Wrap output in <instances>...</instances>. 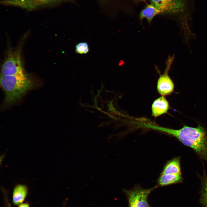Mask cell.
Here are the masks:
<instances>
[{
  "label": "cell",
  "mask_w": 207,
  "mask_h": 207,
  "mask_svg": "<svg viewBox=\"0 0 207 207\" xmlns=\"http://www.w3.org/2000/svg\"><path fill=\"white\" fill-rule=\"evenodd\" d=\"M146 128L162 132L172 136L184 145L189 147L201 158L207 161V136L204 128L199 124L194 128L184 125L174 129L148 123Z\"/></svg>",
  "instance_id": "6da1fadb"
},
{
  "label": "cell",
  "mask_w": 207,
  "mask_h": 207,
  "mask_svg": "<svg viewBox=\"0 0 207 207\" xmlns=\"http://www.w3.org/2000/svg\"><path fill=\"white\" fill-rule=\"evenodd\" d=\"M0 84L5 92V103L12 104L20 100L34 85L25 73L12 76L1 75Z\"/></svg>",
  "instance_id": "7a4b0ae2"
},
{
  "label": "cell",
  "mask_w": 207,
  "mask_h": 207,
  "mask_svg": "<svg viewBox=\"0 0 207 207\" xmlns=\"http://www.w3.org/2000/svg\"><path fill=\"white\" fill-rule=\"evenodd\" d=\"M14 50L9 49L1 69V75L12 76L25 73L21 57L22 44Z\"/></svg>",
  "instance_id": "3957f363"
},
{
  "label": "cell",
  "mask_w": 207,
  "mask_h": 207,
  "mask_svg": "<svg viewBox=\"0 0 207 207\" xmlns=\"http://www.w3.org/2000/svg\"><path fill=\"white\" fill-rule=\"evenodd\" d=\"M71 0H1V4L18 7L28 11L52 7Z\"/></svg>",
  "instance_id": "277c9868"
},
{
  "label": "cell",
  "mask_w": 207,
  "mask_h": 207,
  "mask_svg": "<svg viewBox=\"0 0 207 207\" xmlns=\"http://www.w3.org/2000/svg\"><path fill=\"white\" fill-rule=\"evenodd\" d=\"M158 187L156 185L150 189L142 188L139 185H135L130 190L123 189L128 203V207H151L148 202L150 193Z\"/></svg>",
  "instance_id": "5b68a950"
},
{
  "label": "cell",
  "mask_w": 207,
  "mask_h": 207,
  "mask_svg": "<svg viewBox=\"0 0 207 207\" xmlns=\"http://www.w3.org/2000/svg\"><path fill=\"white\" fill-rule=\"evenodd\" d=\"M174 55L169 56L166 62V67L164 73L160 75L157 81V88L161 96L171 94L174 89V83L168 75V72L174 61Z\"/></svg>",
  "instance_id": "8992f818"
},
{
  "label": "cell",
  "mask_w": 207,
  "mask_h": 207,
  "mask_svg": "<svg viewBox=\"0 0 207 207\" xmlns=\"http://www.w3.org/2000/svg\"><path fill=\"white\" fill-rule=\"evenodd\" d=\"M151 3L162 14H177L182 12L186 7L185 0H150Z\"/></svg>",
  "instance_id": "52a82bcc"
},
{
  "label": "cell",
  "mask_w": 207,
  "mask_h": 207,
  "mask_svg": "<svg viewBox=\"0 0 207 207\" xmlns=\"http://www.w3.org/2000/svg\"><path fill=\"white\" fill-rule=\"evenodd\" d=\"M169 108L168 101L164 96H161L155 100L152 106V113L154 117L166 113Z\"/></svg>",
  "instance_id": "ba28073f"
},
{
  "label": "cell",
  "mask_w": 207,
  "mask_h": 207,
  "mask_svg": "<svg viewBox=\"0 0 207 207\" xmlns=\"http://www.w3.org/2000/svg\"><path fill=\"white\" fill-rule=\"evenodd\" d=\"M181 174H160L157 180L158 187L168 185L182 181Z\"/></svg>",
  "instance_id": "9c48e42d"
},
{
  "label": "cell",
  "mask_w": 207,
  "mask_h": 207,
  "mask_svg": "<svg viewBox=\"0 0 207 207\" xmlns=\"http://www.w3.org/2000/svg\"><path fill=\"white\" fill-rule=\"evenodd\" d=\"M28 192L27 186L24 184H19L14 187L12 196V201L15 205H20L25 200Z\"/></svg>",
  "instance_id": "30bf717a"
},
{
  "label": "cell",
  "mask_w": 207,
  "mask_h": 207,
  "mask_svg": "<svg viewBox=\"0 0 207 207\" xmlns=\"http://www.w3.org/2000/svg\"><path fill=\"white\" fill-rule=\"evenodd\" d=\"M160 174H181L180 157H175L168 161L164 166Z\"/></svg>",
  "instance_id": "8fae6325"
},
{
  "label": "cell",
  "mask_w": 207,
  "mask_h": 207,
  "mask_svg": "<svg viewBox=\"0 0 207 207\" xmlns=\"http://www.w3.org/2000/svg\"><path fill=\"white\" fill-rule=\"evenodd\" d=\"M159 14H162L160 11L151 3L147 5L141 11L139 15V18L141 20L145 18L148 23H150L154 18Z\"/></svg>",
  "instance_id": "7c38bea8"
},
{
  "label": "cell",
  "mask_w": 207,
  "mask_h": 207,
  "mask_svg": "<svg viewBox=\"0 0 207 207\" xmlns=\"http://www.w3.org/2000/svg\"><path fill=\"white\" fill-rule=\"evenodd\" d=\"M89 51L88 44L86 42H81L77 44L75 48L76 53L80 54H85Z\"/></svg>",
  "instance_id": "4fadbf2b"
},
{
  "label": "cell",
  "mask_w": 207,
  "mask_h": 207,
  "mask_svg": "<svg viewBox=\"0 0 207 207\" xmlns=\"http://www.w3.org/2000/svg\"><path fill=\"white\" fill-rule=\"evenodd\" d=\"M204 196L206 202L207 204V179H206L204 184Z\"/></svg>",
  "instance_id": "5bb4252c"
},
{
  "label": "cell",
  "mask_w": 207,
  "mask_h": 207,
  "mask_svg": "<svg viewBox=\"0 0 207 207\" xmlns=\"http://www.w3.org/2000/svg\"><path fill=\"white\" fill-rule=\"evenodd\" d=\"M18 207H29V204L27 203H22Z\"/></svg>",
  "instance_id": "9a60e30c"
},
{
  "label": "cell",
  "mask_w": 207,
  "mask_h": 207,
  "mask_svg": "<svg viewBox=\"0 0 207 207\" xmlns=\"http://www.w3.org/2000/svg\"><path fill=\"white\" fill-rule=\"evenodd\" d=\"M6 207H11V204L9 201L7 202L6 203Z\"/></svg>",
  "instance_id": "2e32d148"
},
{
  "label": "cell",
  "mask_w": 207,
  "mask_h": 207,
  "mask_svg": "<svg viewBox=\"0 0 207 207\" xmlns=\"http://www.w3.org/2000/svg\"><path fill=\"white\" fill-rule=\"evenodd\" d=\"M65 205H66V202L64 203V207H65Z\"/></svg>",
  "instance_id": "e0dca14e"
},
{
  "label": "cell",
  "mask_w": 207,
  "mask_h": 207,
  "mask_svg": "<svg viewBox=\"0 0 207 207\" xmlns=\"http://www.w3.org/2000/svg\"><path fill=\"white\" fill-rule=\"evenodd\" d=\"M140 0L143 1V0Z\"/></svg>",
  "instance_id": "ac0fdd59"
}]
</instances>
